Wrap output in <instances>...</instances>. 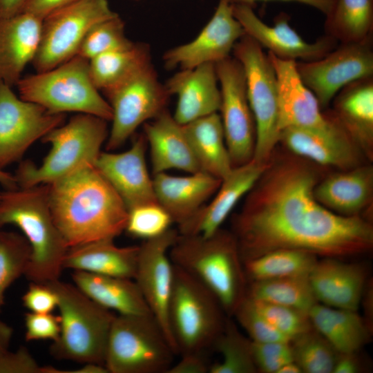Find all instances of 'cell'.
<instances>
[{"mask_svg":"<svg viewBox=\"0 0 373 373\" xmlns=\"http://www.w3.org/2000/svg\"><path fill=\"white\" fill-rule=\"evenodd\" d=\"M317 183L315 171L303 162L286 159L271 164L269 160L232 220L243 262L278 249L343 260L370 252V221L325 207L314 196Z\"/></svg>","mask_w":373,"mask_h":373,"instance_id":"6da1fadb","label":"cell"},{"mask_svg":"<svg viewBox=\"0 0 373 373\" xmlns=\"http://www.w3.org/2000/svg\"><path fill=\"white\" fill-rule=\"evenodd\" d=\"M46 184L55 222L68 248L115 240L125 231L128 209L94 164Z\"/></svg>","mask_w":373,"mask_h":373,"instance_id":"7a4b0ae2","label":"cell"},{"mask_svg":"<svg viewBox=\"0 0 373 373\" xmlns=\"http://www.w3.org/2000/svg\"><path fill=\"white\" fill-rule=\"evenodd\" d=\"M6 224L18 227L29 243L26 278L44 285L59 280L68 247L55 222L47 184L1 192L0 229Z\"/></svg>","mask_w":373,"mask_h":373,"instance_id":"3957f363","label":"cell"},{"mask_svg":"<svg viewBox=\"0 0 373 373\" xmlns=\"http://www.w3.org/2000/svg\"><path fill=\"white\" fill-rule=\"evenodd\" d=\"M173 264L188 272L217 298L228 317L246 298L248 280L236 240L231 231L212 235L178 234L169 250Z\"/></svg>","mask_w":373,"mask_h":373,"instance_id":"277c9868","label":"cell"},{"mask_svg":"<svg viewBox=\"0 0 373 373\" xmlns=\"http://www.w3.org/2000/svg\"><path fill=\"white\" fill-rule=\"evenodd\" d=\"M48 285L57 294L60 334L50 347L58 360L104 365L115 314L94 302L76 285L59 279Z\"/></svg>","mask_w":373,"mask_h":373,"instance_id":"5b68a950","label":"cell"},{"mask_svg":"<svg viewBox=\"0 0 373 373\" xmlns=\"http://www.w3.org/2000/svg\"><path fill=\"white\" fill-rule=\"evenodd\" d=\"M108 121L77 113L68 122L53 128L41 140L50 149L39 166L21 161L14 176L18 187L50 184L85 164H94L106 142Z\"/></svg>","mask_w":373,"mask_h":373,"instance_id":"8992f818","label":"cell"},{"mask_svg":"<svg viewBox=\"0 0 373 373\" xmlns=\"http://www.w3.org/2000/svg\"><path fill=\"white\" fill-rule=\"evenodd\" d=\"M227 318L204 285L173 265L169 325L178 355L204 354L213 348Z\"/></svg>","mask_w":373,"mask_h":373,"instance_id":"52a82bcc","label":"cell"},{"mask_svg":"<svg viewBox=\"0 0 373 373\" xmlns=\"http://www.w3.org/2000/svg\"><path fill=\"white\" fill-rule=\"evenodd\" d=\"M16 86L19 97L52 113H86L111 120V106L91 80L88 60L79 55L52 69L21 77Z\"/></svg>","mask_w":373,"mask_h":373,"instance_id":"ba28073f","label":"cell"},{"mask_svg":"<svg viewBox=\"0 0 373 373\" xmlns=\"http://www.w3.org/2000/svg\"><path fill=\"white\" fill-rule=\"evenodd\" d=\"M175 356L153 315L115 316L104 361L108 373H167Z\"/></svg>","mask_w":373,"mask_h":373,"instance_id":"9c48e42d","label":"cell"},{"mask_svg":"<svg viewBox=\"0 0 373 373\" xmlns=\"http://www.w3.org/2000/svg\"><path fill=\"white\" fill-rule=\"evenodd\" d=\"M232 53L244 70L247 98L256 124L253 159L267 163L280 133L275 70L268 55L247 35L236 42Z\"/></svg>","mask_w":373,"mask_h":373,"instance_id":"30bf717a","label":"cell"},{"mask_svg":"<svg viewBox=\"0 0 373 373\" xmlns=\"http://www.w3.org/2000/svg\"><path fill=\"white\" fill-rule=\"evenodd\" d=\"M104 93L112 110L107 151L122 146L139 126L166 110L171 97L153 64Z\"/></svg>","mask_w":373,"mask_h":373,"instance_id":"8fae6325","label":"cell"},{"mask_svg":"<svg viewBox=\"0 0 373 373\" xmlns=\"http://www.w3.org/2000/svg\"><path fill=\"white\" fill-rule=\"evenodd\" d=\"M117 15L108 0H77L48 15L42 20L39 46L32 63L36 72L52 69L77 55L88 30Z\"/></svg>","mask_w":373,"mask_h":373,"instance_id":"7c38bea8","label":"cell"},{"mask_svg":"<svg viewBox=\"0 0 373 373\" xmlns=\"http://www.w3.org/2000/svg\"><path fill=\"white\" fill-rule=\"evenodd\" d=\"M296 69L323 110L345 86L373 76V36L358 42L338 43L316 60L296 61Z\"/></svg>","mask_w":373,"mask_h":373,"instance_id":"4fadbf2b","label":"cell"},{"mask_svg":"<svg viewBox=\"0 0 373 373\" xmlns=\"http://www.w3.org/2000/svg\"><path fill=\"white\" fill-rule=\"evenodd\" d=\"M215 65L221 95L220 116L231 163L235 167L253 159L256 124L241 64L230 56Z\"/></svg>","mask_w":373,"mask_h":373,"instance_id":"5bb4252c","label":"cell"},{"mask_svg":"<svg viewBox=\"0 0 373 373\" xmlns=\"http://www.w3.org/2000/svg\"><path fill=\"white\" fill-rule=\"evenodd\" d=\"M65 114L22 99L0 82V171L21 160L37 140L65 122Z\"/></svg>","mask_w":373,"mask_h":373,"instance_id":"9a60e30c","label":"cell"},{"mask_svg":"<svg viewBox=\"0 0 373 373\" xmlns=\"http://www.w3.org/2000/svg\"><path fill=\"white\" fill-rule=\"evenodd\" d=\"M179 233L169 229L164 234L139 245L134 280L148 307L163 329L176 355L169 325V305L173 283V264L169 250Z\"/></svg>","mask_w":373,"mask_h":373,"instance_id":"2e32d148","label":"cell"},{"mask_svg":"<svg viewBox=\"0 0 373 373\" xmlns=\"http://www.w3.org/2000/svg\"><path fill=\"white\" fill-rule=\"evenodd\" d=\"M234 17L241 24L245 34L262 48L268 49L283 59H300L310 61L318 59L337 46L338 41L325 35L314 42H308L289 24L290 17L285 12L279 13L274 25L264 23L255 13L254 8L244 4H231Z\"/></svg>","mask_w":373,"mask_h":373,"instance_id":"e0dca14e","label":"cell"},{"mask_svg":"<svg viewBox=\"0 0 373 373\" xmlns=\"http://www.w3.org/2000/svg\"><path fill=\"white\" fill-rule=\"evenodd\" d=\"M245 35L231 5L220 0L212 17L195 39L164 52V65L168 70H185L216 64L231 56L233 46Z\"/></svg>","mask_w":373,"mask_h":373,"instance_id":"ac0fdd59","label":"cell"},{"mask_svg":"<svg viewBox=\"0 0 373 373\" xmlns=\"http://www.w3.org/2000/svg\"><path fill=\"white\" fill-rule=\"evenodd\" d=\"M144 134L134 137L131 147L121 153L102 151L95 166L120 197L127 209L157 202L146 162Z\"/></svg>","mask_w":373,"mask_h":373,"instance_id":"d6986e66","label":"cell"},{"mask_svg":"<svg viewBox=\"0 0 373 373\" xmlns=\"http://www.w3.org/2000/svg\"><path fill=\"white\" fill-rule=\"evenodd\" d=\"M330 123L321 128L289 127L280 131L279 142L298 156L323 166L344 170L357 166L358 146L327 111Z\"/></svg>","mask_w":373,"mask_h":373,"instance_id":"ffe728a7","label":"cell"},{"mask_svg":"<svg viewBox=\"0 0 373 373\" xmlns=\"http://www.w3.org/2000/svg\"><path fill=\"white\" fill-rule=\"evenodd\" d=\"M268 164L252 159L246 164L233 167L221 180L213 198L187 222L178 226V233L207 237L220 229L236 204L260 178Z\"/></svg>","mask_w":373,"mask_h":373,"instance_id":"44dd1931","label":"cell"},{"mask_svg":"<svg viewBox=\"0 0 373 373\" xmlns=\"http://www.w3.org/2000/svg\"><path fill=\"white\" fill-rule=\"evenodd\" d=\"M275 70L280 131L289 127L321 128L330 123L314 93L304 84L296 69V61L283 59L268 52Z\"/></svg>","mask_w":373,"mask_h":373,"instance_id":"7402d4cb","label":"cell"},{"mask_svg":"<svg viewBox=\"0 0 373 373\" xmlns=\"http://www.w3.org/2000/svg\"><path fill=\"white\" fill-rule=\"evenodd\" d=\"M367 276L368 269L364 264L322 258L318 260L308 278L319 303L357 311Z\"/></svg>","mask_w":373,"mask_h":373,"instance_id":"603a6c76","label":"cell"},{"mask_svg":"<svg viewBox=\"0 0 373 373\" xmlns=\"http://www.w3.org/2000/svg\"><path fill=\"white\" fill-rule=\"evenodd\" d=\"M164 85L171 96H177L173 116L182 125L219 111L221 95L214 64L180 70Z\"/></svg>","mask_w":373,"mask_h":373,"instance_id":"cb8c5ba5","label":"cell"},{"mask_svg":"<svg viewBox=\"0 0 373 373\" xmlns=\"http://www.w3.org/2000/svg\"><path fill=\"white\" fill-rule=\"evenodd\" d=\"M221 180L203 171L186 176L153 174V184L157 202L178 226L187 222L218 190Z\"/></svg>","mask_w":373,"mask_h":373,"instance_id":"d4e9b609","label":"cell"},{"mask_svg":"<svg viewBox=\"0 0 373 373\" xmlns=\"http://www.w3.org/2000/svg\"><path fill=\"white\" fill-rule=\"evenodd\" d=\"M42 20L28 12L0 19V82L17 86L39 46Z\"/></svg>","mask_w":373,"mask_h":373,"instance_id":"484cf974","label":"cell"},{"mask_svg":"<svg viewBox=\"0 0 373 373\" xmlns=\"http://www.w3.org/2000/svg\"><path fill=\"white\" fill-rule=\"evenodd\" d=\"M143 126L153 174L170 169L189 173L200 171L183 125L167 109Z\"/></svg>","mask_w":373,"mask_h":373,"instance_id":"4316f807","label":"cell"},{"mask_svg":"<svg viewBox=\"0 0 373 373\" xmlns=\"http://www.w3.org/2000/svg\"><path fill=\"white\" fill-rule=\"evenodd\" d=\"M332 115L369 155L373 143V76L354 81L335 95Z\"/></svg>","mask_w":373,"mask_h":373,"instance_id":"83f0119b","label":"cell"},{"mask_svg":"<svg viewBox=\"0 0 373 373\" xmlns=\"http://www.w3.org/2000/svg\"><path fill=\"white\" fill-rule=\"evenodd\" d=\"M139 249V245L119 247L113 239L69 247L64 258L63 269L134 280Z\"/></svg>","mask_w":373,"mask_h":373,"instance_id":"f1b7e54d","label":"cell"},{"mask_svg":"<svg viewBox=\"0 0 373 373\" xmlns=\"http://www.w3.org/2000/svg\"><path fill=\"white\" fill-rule=\"evenodd\" d=\"M372 189V167L357 166L325 178L316 184L314 193L329 210L344 216H355L369 204Z\"/></svg>","mask_w":373,"mask_h":373,"instance_id":"f546056e","label":"cell"},{"mask_svg":"<svg viewBox=\"0 0 373 373\" xmlns=\"http://www.w3.org/2000/svg\"><path fill=\"white\" fill-rule=\"evenodd\" d=\"M74 285L99 305L119 315L151 314L133 279L73 271ZM152 315V314H151Z\"/></svg>","mask_w":373,"mask_h":373,"instance_id":"4dcf8cb0","label":"cell"},{"mask_svg":"<svg viewBox=\"0 0 373 373\" xmlns=\"http://www.w3.org/2000/svg\"><path fill=\"white\" fill-rule=\"evenodd\" d=\"M313 327L338 353L358 352L370 342L372 330L357 311L314 305L309 312Z\"/></svg>","mask_w":373,"mask_h":373,"instance_id":"1f68e13d","label":"cell"},{"mask_svg":"<svg viewBox=\"0 0 373 373\" xmlns=\"http://www.w3.org/2000/svg\"><path fill=\"white\" fill-rule=\"evenodd\" d=\"M183 126L200 171L220 180L227 176L233 165L218 112Z\"/></svg>","mask_w":373,"mask_h":373,"instance_id":"d6a6232c","label":"cell"},{"mask_svg":"<svg viewBox=\"0 0 373 373\" xmlns=\"http://www.w3.org/2000/svg\"><path fill=\"white\" fill-rule=\"evenodd\" d=\"M151 64L150 48L142 42H134L127 48L110 51L88 60L91 80L103 93Z\"/></svg>","mask_w":373,"mask_h":373,"instance_id":"836d02e7","label":"cell"},{"mask_svg":"<svg viewBox=\"0 0 373 373\" xmlns=\"http://www.w3.org/2000/svg\"><path fill=\"white\" fill-rule=\"evenodd\" d=\"M324 28L325 35L339 43L373 36V0H336L325 16Z\"/></svg>","mask_w":373,"mask_h":373,"instance_id":"e575fe53","label":"cell"},{"mask_svg":"<svg viewBox=\"0 0 373 373\" xmlns=\"http://www.w3.org/2000/svg\"><path fill=\"white\" fill-rule=\"evenodd\" d=\"M316 255L300 250L278 249L243 262L248 283L308 276L318 261Z\"/></svg>","mask_w":373,"mask_h":373,"instance_id":"d590c367","label":"cell"},{"mask_svg":"<svg viewBox=\"0 0 373 373\" xmlns=\"http://www.w3.org/2000/svg\"><path fill=\"white\" fill-rule=\"evenodd\" d=\"M247 296L258 301L308 312L318 303L308 276L276 278L248 283Z\"/></svg>","mask_w":373,"mask_h":373,"instance_id":"8d00e7d4","label":"cell"},{"mask_svg":"<svg viewBox=\"0 0 373 373\" xmlns=\"http://www.w3.org/2000/svg\"><path fill=\"white\" fill-rule=\"evenodd\" d=\"M221 361L210 364L209 373H256L252 341L238 329L232 318L228 317L224 327L213 347Z\"/></svg>","mask_w":373,"mask_h":373,"instance_id":"74e56055","label":"cell"},{"mask_svg":"<svg viewBox=\"0 0 373 373\" xmlns=\"http://www.w3.org/2000/svg\"><path fill=\"white\" fill-rule=\"evenodd\" d=\"M294 361L305 373H332L338 352L314 327L290 341Z\"/></svg>","mask_w":373,"mask_h":373,"instance_id":"f35d334b","label":"cell"},{"mask_svg":"<svg viewBox=\"0 0 373 373\" xmlns=\"http://www.w3.org/2000/svg\"><path fill=\"white\" fill-rule=\"evenodd\" d=\"M30 253L29 243L23 235L0 229V312L6 291L24 275Z\"/></svg>","mask_w":373,"mask_h":373,"instance_id":"ab89813d","label":"cell"},{"mask_svg":"<svg viewBox=\"0 0 373 373\" xmlns=\"http://www.w3.org/2000/svg\"><path fill=\"white\" fill-rule=\"evenodd\" d=\"M134 42L126 35L119 15L94 25L81 43L77 55L88 60L99 55L130 47Z\"/></svg>","mask_w":373,"mask_h":373,"instance_id":"60d3db41","label":"cell"},{"mask_svg":"<svg viewBox=\"0 0 373 373\" xmlns=\"http://www.w3.org/2000/svg\"><path fill=\"white\" fill-rule=\"evenodd\" d=\"M173 223L169 213L157 202L146 203L128 210L125 231L143 240L164 234Z\"/></svg>","mask_w":373,"mask_h":373,"instance_id":"b9f144b4","label":"cell"},{"mask_svg":"<svg viewBox=\"0 0 373 373\" xmlns=\"http://www.w3.org/2000/svg\"><path fill=\"white\" fill-rule=\"evenodd\" d=\"M251 300L266 320L290 341L313 328L308 312L287 306Z\"/></svg>","mask_w":373,"mask_h":373,"instance_id":"7bdbcfd3","label":"cell"},{"mask_svg":"<svg viewBox=\"0 0 373 373\" xmlns=\"http://www.w3.org/2000/svg\"><path fill=\"white\" fill-rule=\"evenodd\" d=\"M232 318L254 342L290 341L266 320L247 296L237 307Z\"/></svg>","mask_w":373,"mask_h":373,"instance_id":"ee69618b","label":"cell"},{"mask_svg":"<svg viewBox=\"0 0 373 373\" xmlns=\"http://www.w3.org/2000/svg\"><path fill=\"white\" fill-rule=\"evenodd\" d=\"M252 350L258 372L277 373L283 365L294 361L290 341H252Z\"/></svg>","mask_w":373,"mask_h":373,"instance_id":"f6af8a7d","label":"cell"},{"mask_svg":"<svg viewBox=\"0 0 373 373\" xmlns=\"http://www.w3.org/2000/svg\"><path fill=\"white\" fill-rule=\"evenodd\" d=\"M25 340L56 341L60 334V317L52 313L27 312L24 316Z\"/></svg>","mask_w":373,"mask_h":373,"instance_id":"bcb514c9","label":"cell"},{"mask_svg":"<svg viewBox=\"0 0 373 373\" xmlns=\"http://www.w3.org/2000/svg\"><path fill=\"white\" fill-rule=\"evenodd\" d=\"M21 300L23 306L31 312L52 313L57 308V294L48 285L30 282Z\"/></svg>","mask_w":373,"mask_h":373,"instance_id":"7dc6e473","label":"cell"},{"mask_svg":"<svg viewBox=\"0 0 373 373\" xmlns=\"http://www.w3.org/2000/svg\"><path fill=\"white\" fill-rule=\"evenodd\" d=\"M42 366L25 347L0 355V373H41Z\"/></svg>","mask_w":373,"mask_h":373,"instance_id":"c3c4849f","label":"cell"},{"mask_svg":"<svg viewBox=\"0 0 373 373\" xmlns=\"http://www.w3.org/2000/svg\"><path fill=\"white\" fill-rule=\"evenodd\" d=\"M180 360L172 364L167 373H207L210 364L205 359L204 354H187L180 355Z\"/></svg>","mask_w":373,"mask_h":373,"instance_id":"681fc988","label":"cell"},{"mask_svg":"<svg viewBox=\"0 0 373 373\" xmlns=\"http://www.w3.org/2000/svg\"><path fill=\"white\" fill-rule=\"evenodd\" d=\"M360 352L338 353L332 373H361L367 370Z\"/></svg>","mask_w":373,"mask_h":373,"instance_id":"f907efd6","label":"cell"},{"mask_svg":"<svg viewBox=\"0 0 373 373\" xmlns=\"http://www.w3.org/2000/svg\"><path fill=\"white\" fill-rule=\"evenodd\" d=\"M77 0H27L22 12H28L43 19L52 12Z\"/></svg>","mask_w":373,"mask_h":373,"instance_id":"816d5d0a","label":"cell"},{"mask_svg":"<svg viewBox=\"0 0 373 373\" xmlns=\"http://www.w3.org/2000/svg\"><path fill=\"white\" fill-rule=\"evenodd\" d=\"M229 4H244L255 8L258 1H294L307 5L321 12L325 16L332 10L336 0H224Z\"/></svg>","mask_w":373,"mask_h":373,"instance_id":"f5cc1de1","label":"cell"},{"mask_svg":"<svg viewBox=\"0 0 373 373\" xmlns=\"http://www.w3.org/2000/svg\"><path fill=\"white\" fill-rule=\"evenodd\" d=\"M361 304L363 307V316L366 324L373 331V286L372 281L369 278L365 287Z\"/></svg>","mask_w":373,"mask_h":373,"instance_id":"db71d44e","label":"cell"},{"mask_svg":"<svg viewBox=\"0 0 373 373\" xmlns=\"http://www.w3.org/2000/svg\"><path fill=\"white\" fill-rule=\"evenodd\" d=\"M41 373H108L104 365L84 363L81 367L74 370H60L55 367L42 366Z\"/></svg>","mask_w":373,"mask_h":373,"instance_id":"11a10c76","label":"cell"},{"mask_svg":"<svg viewBox=\"0 0 373 373\" xmlns=\"http://www.w3.org/2000/svg\"><path fill=\"white\" fill-rule=\"evenodd\" d=\"M27 0H0V19L8 18L23 12Z\"/></svg>","mask_w":373,"mask_h":373,"instance_id":"9f6ffc18","label":"cell"},{"mask_svg":"<svg viewBox=\"0 0 373 373\" xmlns=\"http://www.w3.org/2000/svg\"><path fill=\"white\" fill-rule=\"evenodd\" d=\"M12 334V327L0 321V355L8 350Z\"/></svg>","mask_w":373,"mask_h":373,"instance_id":"6f0895ef","label":"cell"},{"mask_svg":"<svg viewBox=\"0 0 373 373\" xmlns=\"http://www.w3.org/2000/svg\"><path fill=\"white\" fill-rule=\"evenodd\" d=\"M0 184L6 190L18 188L14 175L5 171H0Z\"/></svg>","mask_w":373,"mask_h":373,"instance_id":"680465c9","label":"cell"},{"mask_svg":"<svg viewBox=\"0 0 373 373\" xmlns=\"http://www.w3.org/2000/svg\"><path fill=\"white\" fill-rule=\"evenodd\" d=\"M277 373H303L300 367L294 361H290L283 365Z\"/></svg>","mask_w":373,"mask_h":373,"instance_id":"91938a15","label":"cell"},{"mask_svg":"<svg viewBox=\"0 0 373 373\" xmlns=\"http://www.w3.org/2000/svg\"><path fill=\"white\" fill-rule=\"evenodd\" d=\"M133 1H140V0H133Z\"/></svg>","mask_w":373,"mask_h":373,"instance_id":"94428289","label":"cell"},{"mask_svg":"<svg viewBox=\"0 0 373 373\" xmlns=\"http://www.w3.org/2000/svg\"><path fill=\"white\" fill-rule=\"evenodd\" d=\"M0 196H1V192H0Z\"/></svg>","mask_w":373,"mask_h":373,"instance_id":"6125c7cd","label":"cell"}]
</instances>
